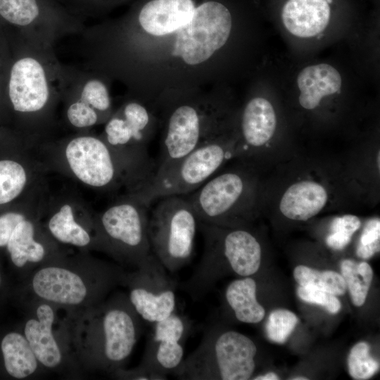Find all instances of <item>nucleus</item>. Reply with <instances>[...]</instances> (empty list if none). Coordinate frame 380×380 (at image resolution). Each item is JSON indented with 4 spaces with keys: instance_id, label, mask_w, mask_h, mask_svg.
I'll return each instance as SVG.
<instances>
[{
    "instance_id": "nucleus-10",
    "label": "nucleus",
    "mask_w": 380,
    "mask_h": 380,
    "mask_svg": "<svg viewBox=\"0 0 380 380\" xmlns=\"http://www.w3.org/2000/svg\"><path fill=\"white\" fill-rule=\"evenodd\" d=\"M157 113L153 105L126 94L100 134L137 172L143 186L152 177L156 167L148 155V146L158 126Z\"/></svg>"
},
{
    "instance_id": "nucleus-13",
    "label": "nucleus",
    "mask_w": 380,
    "mask_h": 380,
    "mask_svg": "<svg viewBox=\"0 0 380 380\" xmlns=\"http://www.w3.org/2000/svg\"><path fill=\"white\" fill-rule=\"evenodd\" d=\"M111 82L82 65L63 64L60 102L63 125L79 132L103 125L115 110Z\"/></svg>"
},
{
    "instance_id": "nucleus-3",
    "label": "nucleus",
    "mask_w": 380,
    "mask_h": 380,
    "mask_svg": "<svg viewBox=\"0 0 380 380\" xmlns=\"http://www.w3.org/2000/svg\"><path fill=\"white\" fill-rule=\"evenodd\" d=\"M63 66L54 46L18 37L17 56L8 72L7 97L21 137L32 146L53 137L59 125Z\"/></svg>"
},
{
    "instance_id": "nucleus-23",
    "label": "nucleus",
    "mask_w": 380,
    "mask_h": 380,
    "mask_svg": "<svg viewBox=\"0 0 380 380\" xmlns=\"http://www.w3.org/2000/svg\"><path fill=\"white\" fill-rule=\"evenodd\" d=\"M327 198V192L320 184L310 180L300 181L284 192L279 209L287 218L305 221L323 209Z\"/></svg>"
},
{
    "instance_id": "nucleus-20",
    "label": "nucleus",
    "mask_w": 380,
    "mask_h": 380,
    "mask_svg": "<svg viewBox=\"0 0 380 380\" xmlns=\"http://www.w3.org/2000/svg\"><path fill=\"white\" fill-rule=\"evenodd\" d=\"M331 18V0H286L281 11L284 28L291 35L303 39L319 35Z\"/></svg>"
},
{
    "instance_id": "nucleus-30",
    "label": "nucleus",
    "mask_w": 380,
    "mask_h": 380,
    "mask_svg": "<svg viewBox=\"0 0 380 380\" xmlns=\"http://www.w3.org/2000/svg\"><path fill=\"white\" fill-rule=\"evenodd\" d=\"M379 219H372L363 229L356 251L357 255L362 259H368L379 252Z\"/></svg>"
},
{
    "instance_id": "nucleus-4",
    "label": "nucleus",
    "mask_w": 380,
    "mask_h": 380,
    "mask_svg": "<svg viewBox=\"0 0 380 380\" xmlns=\"http://www.w3.org/2000/svg\"><path fill=\"white\" fill-rule=\"evenodd\" d=\"M125 270L90 252L66 251L34 269L20 289L21 298H34L62 309L78 310L105 300L122 284Z\"/></svg>"
},
{
    "instance_id": "nucleus-21",
    "label": "nucleus",
    "mask_w": 380,
    "mask_h": 380,
    "mask_svg": "<svg viewBox=\"0 0 380 380\" xmlns=\"http://www.w3.org/2000/svg\"><path fill=\"white\" fill-rule=\"evenodd\" d=\"M343 79L333 65L320 63L308 65L298 74V102L306 110L317 108L324 98L341 91Z\"/></svg>"
},
{
    "instance_id": "nucleus-17",
    "label": "nucleus",
    "mask_w": 380,
    "mask_h": 380,
    "mask_svg": "<svg viewBox=\"0 0 380 380\" xmlns=\"http://www.w3.org/2000/svg\"><path fill=\"white\" fill-rule=\"evenodd\" d=\"M242 173L227 172L211 177L185 195L200 222L224 227L237 222L248 210L249 182Z\"/></svg>"
},
{
    "instance_id": "nucleus-15",
    "label": "nucleus",
    "mask_w": 380,
    "mask_h": 380,
    "mask_svg": "<svg viewBox=\"0 0 380 380\" xmlns=\"http://www.w3.org/2000/svg\"><path fill=\"white\" fill-rule=\"evenodd\" d=\"M94 213L75 190L65 188L51 193L48 186L40 203L39 220L61 247L96 251Z\"/></svg>"
},
{
    "instance_id": "nucleus-33",
    "label": "nucleus",
    "mask_w": 380,
    "mask_h": 380,
    "mask_svg": "<svg viewBox=\"0 0 380 380\" xmlns=\"http://www.w3.org/2000/svg\"><path fill=\"white\" fill-rule=\"evenodd\" d=\"M279 378L274 372H269L265 375L257 376L254 378L255 380H277Z\"/></svg>"
},
{
    "instance_id": "nucleus-16",
    "label": "nucleus",
    "mask_w": 380,
    "mask_h": 380,
    "mask_svg": "<svg viewBox=\"0 0 380 380\" xmlns=\"http://www.w3.org/2000/svg\"><path fill=\"white\" fill-rule=\"evenodd\" d=\"M152 253L132 271H126L121 286L142 321L153 324L176 311L177 281Z\"/></svg>"
},
{
    "instance_id": "nucleus-29",
    "label": "nucleus",
    "mask_w": 380,
    "mask_h": 380,
    "mask_svg": "<svg viewBox=\"0 0 380 380\" xmlns=\"http://www.w3.org/2000/svg\"><path fill=\"white\" fill-rule=\"evenodd\" d=\"M360 224V219L353 215L336 217L331 222V233L326 239L327 244L335 250L343 249L349 243Z\"/></svg>"
},
{
    "instance_id": "nucleus-9",
    "label": "nucleus",
    "mask_w": 380,
    "mask_h": 380,
    "mask_svg": "<svg viewBox=\"0 0 380 380\" xmlns=\"http://www.w3.org/2000/svg\"><path fill=\"white\" fill-rule=\"evenodd\" d=\"M256 354V345L248 336L208 329L172 375L182 380H247L255 371Z\"/></svg>"
},
{
    "instance_id": "nucleus-7",
    "label": "nucleus",
    "mask_w": 380,
    "mask_h": 380,
    "mask_svg": "<svg viewBox=\"0 0 380 380\" xmlns=\"http://www.w3.org/2000/svg\"><path fill=\"white\" fill-rule=\"evenodd\" d=\"M198 229L204 239L203 255L190 278L180 286L193 300L204 297L227 269L241 277L252 276L259 270L261 246L250 232L225 230L200 222Z\"/></svg>"
},
{
    "instance_id": "nucleus-18",
    "label": "nucleus",
    "mask_w": 380,
    "mask_h": 380,
    "mask_svg": "<svg viewBox=\"0 0 380 380\" xmlns=\"http://www.w3.org/2000/svg\"><path fill=\"white\" fill-rule=\"evenodd\" d=\"M0 16L18 28V37L53 46L64 37L80 35L85 28L75 18L46 10L39 0H0Z\"/></svg>"
},
{
    "instance_id": "nucleus-5",
    "label": "nucleus",
    "mask_w": 380,
    "mask_h": 380,
    "mask_svg": "<svg viewBox=\"0 0 380 380\" xmlns=\"http://www.w3.org/2000/svg\"><path fill=\"white\" fill-rule=\"evenodd\" d=\"M47 172H56L89 189L132 193L143 185L128 163L100 136L87 132L50 138L37 147Z\"/></svg>"
},
{
    "instance_id": "nucleus-34",
    "label": "nucleus",
    "mask_w": 380,
    "mask_h": 380,
    "mask_svg": "<svg viewBox=\"0 0 380 380\" xmlns=\"http://www.w3.org/2000/svg\"><path fill=\"white\" fill-rule=\"evenodd\" d=\"M3 284H4V278H3L2 272L0 270V291L3 288Z\"/></svg>"
},
{
    "instance_id": "nucleus-24",
    "label": "nucleus",
    "mask_w": 380,
    "mask_h": 380,
    "mask_svg": "<svg viewBox=\"0 0 380 380\" xmlns=\"http://www.w3.org/2000/svg\"><path fill=\"white\" fill-rule=\"evenodd\" d=\"M224 299L241 322L256 324L265 317V309L257 298V283L251 276L232 281L225 290Z\"/></svg>"
},
{
    "instance_id": "nucleus-1",
    "label": "nucleus",
    "mask_w": 380,
    "mask_h": 380,
    "mask_svg": "<svg viewBox=\"0 0 380 380\" xmlns=\"http://www.w3.org/2000/svg\"><path fill=\"white\" fill-rule=\"evenodd\" d=\"M237 8L229 0H138L122 18L85 27L82 64L154 106L201 90L231 41Z\"/></svg>"
},
{
    "instance_id": "nucleus-26",
    "label": "nucleus",
    "mask_w": 380,
    "mask_h": 380,
    "mask_svg": "<svg viewBox=\"0 0 380 380\" xmlns=\"http://www.w3.org/2000/svg\"><path fill=\"white\" fill-rule=\"evenodd\" d=\"M293 276L301 286L315 288L335 296L343 295L346 291V284L342 275L334 271L320 272L298 265L294 269Z\"/></svg>"
},
{
    "instance_id": "nucleus-19",
    "label": "nucleus",
    "mask_w": 380,
    "mask_h": 380,
    "mask_svg": "<svg viewBox=\"0 0 380 380\" xmlns=\"http://www.w3.org/2000/svg\"><path fill=\"white\" fill-rule=\"evenodd\" d=\"M152 324L140 365L167 378L184 358L185 343L192 324L175 311Z\"/></svg>"
},
{
    "instance_id": "nucleus-12",
    "label": "nucleus",
    "mask_w": 380,
    "mask_h": 380,
    "mask_svg": "<svg viewBox=\"0 0 380 380\" xmlns=\"http://www.w3.org/2000/svg\"><path fill=\"white\" fill-rule=\"evenodd\" d=\"M148 216L151 251L170 272L191 260L199 220L186 196L160 198Z\"/></svg>"
},
{
    "instance_id": "nucleus-14",
    "label": "nucleus",
    "mask_w": 380,
    "mask_h": 380,
    "mask_svg": "<svg viewBox=\"0 0 380 380\" xmlns=\"http://www.w3.org/2000/svg\"><path fill=\"white\" fill-rule=\"evenodd\" d=\"M23 301L21 330L41 366L48 374L82 379L62 324L61 308L34 298H23Z\"/></svg>"
},
{
    "instance_id": "nucleus-35",
    "label": "nucleus",
    "mask_w": 380,
    "mask_h": 380,
    "mask_svg": "<svg viewBox=\"0 0 380 380\" xmlns=\"http://www.w3.org/2000/svg\"><path fill=\"white\" fill-rule=\"evenodd\" d=\"M103 3H107V4H113V3H118V1H120L121 0H103Z\"/></svg>"
},
{
    "instance_id": "nucleus-25",
    "label": "nucleus",
    "mask_w": 380,
    "mask_h": 380,
    "mask_svg": "<svg viewBox=\"0 0 380 380\" xmlns=\"http://www.w3.org/2000/svg\"><path fill=\"white\" fill-rule=\"evenodd\" d=\"M341 275L348 289L353 303L362 306L366 300L373 278V271L366 262L344 260L341 264Z\"/></svg>"
},
{
    "instance_id": "nucleus-6",
    "label": "nucleus",
    "mask_w": 380,
    "mask_h": 380,
    "mask_svg": "<svg viewBox=\"0 0 380 380\" xmlns=\"http://www.w3.org/2000/svg\"><path fill=\"white\" fill-rule=\"evenodd\" d=\"M159 110L163 124L160 155L155 171L225 134L227 110L215 94L201 90L182 94Z\"/></svg>"
},
{
    "instance_id": "nucleus-2",
    "label": "nucleus",
    "mask_w": 380,
    "mask_h": 380,
    "mask_svg": "<svg viewBox=\"0 0 380 380\" xmlns=\"http://www.w3.org/2000/svg\"><path fill=\"white\" fill-rule=\"evenodd\" d=\"M61 322L82 376L125 367L142 334V320L125 292L78 310L61 308Z\"/></svg>"
},
{
    "instance_id": "nucleus-22",
    "label": "nucleus",
    "mask_w": 380,
    "mask_h": 380,
    "mask_svg": "<svg viewBox=\"0 0 380 380\" xmlns=\"http://www.w3.org/2000/svg\"><path fill=\"white\" fill-rule=\"evenodd\" d=\"M277 126V118L272 104L266 98L255 96L245 104L240 115V133L245 145L259 148L273 137Z\"/></svg>"
},
{
    "instance_id": "nucleus-32",
    "label": "nucleus",
    "mask_w": 380,
    "mask_h": 380,
    "mask_svg": "<svg viewBox=\"0 0 380 380\" xmlns=\"http://www.w3.org/2000/svg\"><path fill=\"white\" fill-rule=\"evenodd\" d=\"M109 376L121 380H166L167 377L158 374L146 367L139 365L132 369L120 367L112 372Z\"/></svg>"
},
{
    "instance_id": "nucleus-11",
    "label": "nucleus",
    "mask_w": 380,
    "mask_h": 380,
    "mask_svg": "<svg viewBox=\"0 0 380 380\" xmlns=\"http://www.w3.org/2000/svg\"><path fill=\"white\" fill-rule=\"evenodd\" d=\"M232 145L224 134L155 171L139 190L131 194L148 207L165 196L188 195L210 179L232 156Z\"/></svg>"
},
{
    "instance_id": "nucleus-31",
    "label": "nucleus",
    "mask_w": 380,
    "mask_h": 380,
    "mask_svg": "<svg viewBox=\"0 0 380 380\" xmlns=\"http://www.w3.org/2000/svg\"><path fill=\"white\" fill-rule=\"evenodd\" d=\"M297 294L305 302L321 305L332 314L338 313L341 308V303L335 295L315 288L300 286Z\"/></svg>"
},
{
    "instance_id": "nucleus-36",
    "label": "nucleus",
    "mask_w": 380,
    "mask_h": 380,
    "mask_svg": "<svg viewBox=\"0 0 380 380\" xmlns=\"http://www.w3.org/2000/svg\"><path fill=\"white\" fill-rule=\"evenodd\" d=\"M293 379V380H301V379H302V380H306V379H307V378H305V377H301V376H300V377L293 378V379Z\"/></svg>"
},
{
    "instance_id": "nucleus-37",
    "label": "nucleus",
    "mask_w": 380,
    "mask_h": 380,
    "mask_svg": "<svg viewBox=\"0 0 380 380\" xmlns=\"http://www.w3.org/2000/svg\"><path fill=\"white\" fill-rule=\"evenodd\" d=\"M378 166L379 167V153L378 154Z\"/></svg>"
},
{
    "instance_id": "nucleus-28",
    "label": "nucleus",
    "mask_w": 380,
    "mask_h": 380,
    "mask_svg": "<svg viewBox=\"0 0 380 380\" xmlns=\"http://www.w3.org/2000/svg\"><path fill=\"white\" fill-rule=\"evenodd\" d=\"M298 322L297 316L285 309L272 311L265 324V332L270 340L277 343H284L293 332Z\"/></svg>"
},
{
    "instance_id": "nucleus-8",
    "label": "nucleus",
    "mask_w": 380,
    "mask_h": 380,
    "mask_svg": "<svg viewBox=\"0 0 380 380\" xmlns=\"http://www.w3.org/2000/svg\"><path fill=\"white\" fill-rule=\"evenodd\" d=\"M148 208L126 192L101 211L94 212L96 251L106 254L120 265L138 267L152 253Z\"/></svg>"
},
{
    "instance_id": "nucleus-27",
    "label": "nucleus",
    "mask_w": 380,
    "mask_h": 380,
    "mask_svg": "<svg viewBox=\"0 0 380 380\" xmlns=\"http://www.w3.org/2000/svg\"><path fill=\"white\" fill-rule=\"evenodd\" d=\"M370 347L366 342H359L350 351L348 357V372L356 380L372 377L379 368V362L370 355Z\"/></svg>"
}]
</instances>
